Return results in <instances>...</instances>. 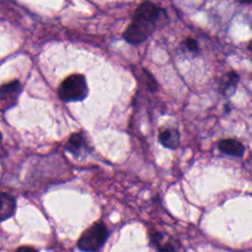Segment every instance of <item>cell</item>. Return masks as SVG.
<instances>
[{
    "label": "cell",
    "mask_w": 252,
    "mask_h": 252,
    "mask_svg": "<svg viewBox=\"0 0 252 252\" xmlns=\"http://www.w3.org/2000/svg\"><path fill=\"white\" fill-rule=\"evenodd\" d=\"M108 231L103 222H95L87 228L78 240V248L83 252H97L103 246Z\"/></svg>",
    "instance_id": "7a4b0ae2"
},
{
    "label": "cell",
    "mask_w": 252,
    "mask_h": 252,
    "mask_svg": "<svg viewBox=\"0 0 252 252\" xmlns=\"http://www.w3.org/2000/svg\"><path fill=\"white\" fill-rule=\"evenodd\" d=\"M87 149V143L81 132L73 133L65 144V150L75 157L81 156Z\"/></svg>",
    "instance_id": "5b68a950"
},
{
    "label": "cell",
    "mask_w": 252,
    "mask_h": 252,
    "mask_svg": "<svg viewBox=\"0 0 252 252\" xmlns=\"http://www.w3.org/2000/svg\"><path fill=\"white\" fill-rule=\"evenodd\" d=\"M16 211V199L8 193H0V222L11 218Z\"/></svg>",
    "instance_id": "52a82bcc"
},
{
    "label": "cell",
    "mask_w": 252,
    "mask_h": 252,
    "mask_svg": "<svg viewBox=\"0 0 252 252\" xmlns=\"http://www.w3.org/2000/svg\"><path fill=\"white\" fill-rule=\"evenodd\" d=\"M239 81L238 75L231 71L226 73L220 82V90L223 94H230L233 93L237 83Z\"/></svg>",
    "instance_id": "9c48e42d"
},
{
    "label": "cell",
    "mask_w": 252,
    "mask_h": 252,
    "mask_svg": "<svg viewBox=\"0 0 252 252\" xmlns=\"http://www.w3.org/2000/svg\"><path fill=\"white\" fill-rule=\"evenodd\" d=\"M2 141V134H1V132H0V142Z\"/></svg>",
    "instance_id": "9a60e30c"
},
{
    "label": "cell",
    "mask_w": 252,
    "mask_h": 252,
    "mask_svg": "<svg viewBox=\"0 0 252 252\" xmlns=\"http://www.w3.org/2000/svg\"><path fill=\"white\" fill-rule=\"evenodd\" d=\"M239 3H244V4H252V0H236Z\"/></svg>",
    "instance_id": "4fadbf2b"
},
{
    "label": "cell",
    "mask_w": 252,
    "mask_h": 252,
    "mask_svg": "<svg viewBox=\"0 0 252 252\" xmlns=\"http://www.w3.org/2000/svg\"><path fill=\"white\" fill-rule=\"evenodd\" d=\"M152 241L158 252H178L176 246L170 240H163L160 233H154L152 235Z\"/></svg>",
    "instance_id": "30bf717a"
},
{
    "label": "cell",
    "mask_w": 252,
    "mask_h": 252,
    "mask_svg": "<svg viewBox=\"0 0 252 252\" xmlns=\"http://www.w3.org/2000/svg\"><path fill=\"white\" fill-rule=\"evenodd\" d=\"M21 93V85L18 81L0 87V109L8 108L15 104Z\"/></svg>",
    "instance_id": "277c9868"
},
{
    "label": "cell",
    "mask_w": 252,
    "mask_h": 252,
    "mask_svg": "<svg viewBox=\"0 0 252 252\" xmlns=\"http://www.w3.org/2000/svg\"><path fill=\"white\" fill-rule=\"evenodd\" d=\"M182 45L190 52L192 53H198L199 52V45L197 41L193 38H187L185 41L182 42Z\"/></svg>",
    "instance_id": "8fae6325"
},
{
    "label": "cell",
    "mask_w": 252,
    "mask_h": 252,
    "mask_svg": "<svg viewBox=\"0 0 252 252\" xmlns=\"http://www.w3.org/2000/svg\"><path fill=\"white\" fill-rule=\"evenodd\" d=\"M159 143L169 149H176L179 146V133L176 129L166 128L158 134Z\"/></svg>",
    "instance_id": "ba28073f"
},
{
    "label": "cell",
    "mask_w": 252,
    "mask_h": 252,
    "mask_svg": "<svg viewBox=\"0 0 252 252\" xmlns=\"http://www.w3.org/2000/svg\"><path fill=\"white\" fill-rule=\"evenodd\" d=\"M156 26V23L134 15L133 21L125 30L123 36L130 43H141L151 35Z\"/></svg>",
    "instance_id": "3957f363"
},
{
    "label": "cell",
    "mask_w": 252,
    "mask_h": 252,
    "mask_svg": "<svg viewBox=\"0 0 252 252\" xmlns=\"http://www.w3.org/2000/svg\"><path fill=\"white\" fill-rule=\"evenodd\" d=\"M57 93L59 98L65 102L84 100L88 95L86 78L81 74L68 76L59 85Z\"/></svg>",
    "instance_id": "6da1fadb"
},
{
    "label": "cell",
    "mask_w": 252,
    "mask_h": 252,
    "mask_svg": "<svg viewBox=\"0 0 252 252\" xmlns=\"http://www.w3.org/2000/svg\"><path fill=\"white\" fill-rule=\"evenodd\" d=\"M219 150L228 156L240 158L244 154V146L234 139H224L219 142Z\"/></svg>",
    "instance_id": "8992f818"
},
{
    "label": "cell",
    "mask_w": 252,
    "mask_h": 252,
    "mask_svg": "<svg viewBox=\"0 0 252 252\" xmlns=\"http://www.w3.org/2000/svg\"><path fill=\"white\" fill-rule=\"evenodd\" d=\"M14 252H37V250L32 246H21L17 248Z\"/></svg>",
    "instance_id": "7c38bea8"
},
{
    "label": "cell",
    "mask_w": 252,
    "mask_h": 252,
    "mask_svg": "<svg viewBox=\"0 0 252 252\" xmlns=\"http://www.w3.org/2000/svg\"><path fill=\"white\" fill-rule=\"evenodd\" d=\"M248 49H249V50L252 52V41H251V42L248 44Z\"/></svg>",
    "instance_id": "5bb4252c"
}]
</instances>
